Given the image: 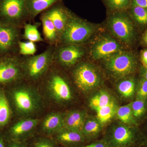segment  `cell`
Wrapping results in <instances>:
<instances>
[{"instance_id": "obj_1", "label": "cell", "mask_w": 147, "mask_h": 147, "mask_svg": "<svg viewBox=\"0 0 147 147\" xmlns=\"http://www.w3.org/2000/svg\"><path fill=\"white\" fill-rule=\"evenodd\" d=\"M4 89L13 117H29L41 108V98L32 83L23 79Z\"/></svg>"}, {"instance_id": "obj_2", "label": "cell", "mask_w": 147, "mask_h": 147, "mask_svg": "<svg viewBox=\"0 0 147 147\" xmlns=\"http://www.w3.org/2000/svg\"><path fill=\"white\" fill-rule=\"evenodd\" d=\"M105 22L108 33L127 49L137 50L141 34L127 11H107Z\"/></svg>"}, {"instance_id": "obj_3", "label": "cell", "mask_w": 147, "mask_h": 147, "mask_svg": "<svg viewBox=\"0 0 147 147\" xmlns=\"http://www.w3.org/2000/svg\"><path fill=\"white\" fill-rule=\"evenodd\" d=\"M97 27L72 12L59 45H87L96 34Z\"/></svg>"}, {"instance_id": "obj_4", "label": "cell", "mask_w": 147, "mask_h": 147, "mask_svg": "<svg viewBox=\"0 0 147 147\" xmlns=\"http://www.w3.org/2000/svg\"><path fill=\"white\" fill-rule=\"evenodd\" d=\"M55 46L49 45L38 55L22 56L23 79L32 83L41 81L54 63Z\"/></svg>"}, {"instance_id": "obj_5", "label": "cell", "mask_w": 147, "mask_h": 147, "mask_svg": "<svg viewBox=\"0 0 147 147\" xmlns=\"http://www.w3.org/2000/svg\"><path fill=\"white\" fill-rule=\"evenodd\" d=\"M108 73L115 79L131 76L138 67L139 53L137 50L125 49L102 61Z\"/></svg>"}, {"instance_id": "obj_6", "label": "cell", "mask_w": 147, "mask_h": 147, "mask_svg": "<svg viewBox=\"0 0 147 147\" xmlns=\"http://www.w3.org/2000/svg\"><path fill=\"white\" fill-rule=\"evenodd\" d=\"M63 68L53 63L41 80L53 99L59 102L69 101L72 98L71 88Z\"/></svg>"}, {"instance_id": "obj_7", "label": "cell", "mask_w": 147, "mask_h": 147, "mask_svg": "<svg viewBox=\"0 0 147 147\" xmlns=\"http://www.w3.org/2000/svg\"><path fill=\"white\" fill-rule=\"evenodd\" d=\"M88 44L87 56L95 61L104 60L121 50L128 49L108 33L95 36Z\"/></svg>"}, {"instance_id": "obj_8", "label": "cell", "mask_w": 147, "mask_h": 147, "mask_svg": "<svg viewBox=\"0 0 147 147\" xmlns=\"http://www.w3.org/2000/svg\"><path fill=\"white\" fill-rule=\"evenodd\" d=\"M26 0H0V23L23 29L30 21Z\"/></svg>"}, {"instance_id": "obj_9", "label": "cell", "mask_w": 147, "mask_h": 147, "mask_svg": "<svg viewBox=\"0 0 147 147\" xmlns=\"http://www.w3.org/2000/svg\"><path fill=\"white\" fill-rule=\"evenodd\" d=\"M71 68V75L74 84L80 90L88 91L100 84V74L95 67L86 61L84 60Z\"/></svg>"}, {"instance_id": "obj_10", "label": "cell", "mask_w": 147, "mask_h": 147, "mask_svg": "<svg viewBox=\"0 0 147 147\" xmlns=\"http://www.w3.org/2000/svg\"><path fill=\"white\" fill-rule=\"evenodd\" d=\"M40 121L39 119L31 117L12 120L2 133L7 141L27 142L34 137L36 129Z\"/></svg>"}, {"instance_id": "obj_11", "label": "cell", "mask_w": 147, "mask_h": 147, "mask_svg": "<svg viewBox=\"0 0 147 147\" xmlns=\"http://www.w3.org/2000/svg\"><path fill=\"white\" fill-rule=\"evenodd\" d=\"M87 55V45H58L55 46L54 62L63 69L72 68Z\"/></svg>"}, {"instance_id": "obj_12", "label": "cell", "mask_w": 147, "mask_h": 147, "mask_svg": "<svg viewBox=\"0 0 147 147\" xmlns=\"http://www.w3.org/2000/svg\"><path fill=\"white\" fill-rule=\"evenodd\" d=\"M21 55L0 57V87H5L23 79Z\"/></svg>"}, {"instance_id": "obj_13", "label": "cell", "mask_w": 147, "mask_h": 147, "mask_svg": "<svg viewBox=\"0 0 147 147\" xmlns=\"http://www.w3.org/2000/svg\"><path fill=\"white\" fill-rule=\"evenodd\" d=\"M22 29L0 23V57L20 55L18 45L22 39Z\"/></svg>"}, {"instance_id": "obj_14", "label": "cell", "mask_w": 147, "mask_h": 147, "mask_svg": "<svg viewBox=\"0 0 147 147\" xmlns=\"http://www.w3.org/2000/svg\"><path fill=\"white\" fill-rule=\"evenodd\" d=\"M72 12L65 6L63 2H61L55 4L42 12L54 24L59 40Z\"/></svg>"}, {"instance_id": "obj_15", "label": "cell", "mask_w": 147, "mask_h": 147, "mask_svg": "<svg viewBox=\"0 0 147 147\" xmlns=\"http://www.w3.org/2000/svg\"><path fill=\"white\" fill-rule=\"evenodd\" d=\"M64 116L62 113H53L45 116L41 121V136L51 137L63 128Z\"/></svg>"}, {"instance_id": "obj_16", "label": "cell", "mask_w": 147, "mask_h": 147, "mask_svg": "<svg viewBox=\"0 0 147 147\" xmlns=\"http://www.w3.org/2000/svg\"><path fill=\"white\" fill-rule=\"evenodd\" d=\"M50 137L58 145L69 146L83 143L86 137L81 131L63 127Z\"/></svg>"}, {"instance_id": "obj_17", "label": "cell", "mask_w": 147, "mask_h": 147, "mask_svg": "<svg viewBox=\"0 0 147 147\" xmlns=\"http://www.w3.org/2000/svg\"><path fill=\"white\" fill-rule=\"evenodd\" d=\"M13 118V113L4 88L0 87V132H2Z\"/></svg>"}, {"instance_id": "obj_18", "label": "cell", "mask_w": 147, "mask_h": 147, "mask_svg": "<svg viewBox=\"0 0 147 147\" xmlns=\"http://www.w3.org/2000/svg\"><path fill=\"white\" fill-rule=\"evenodd\" d=\"M64 0H26V5L30 21H33L38 15L57 3Z\"/></svg>"}, {"instance_id": "obj_19", "label": "cell", "mask_w": 147, "mask_h": 147, "mask_svg": "<svg viewBox=\"0 0 147 147\" xmlns=\"http://www.w3.org/2000/svg\"><path fill=\"white\" fill-rule=\"evenodd\" d=\"M42 33L45 42L49 45L57 46L59 43V37L52 21L44 13L40 14Z\"/></svg>"}, {"instance_id": "obj_20", "label": "cell", "mask_w": 147, "mask_h": 147, "mask_svg": "<svg viewBox=\"0 0 147 147\" xmlns=\"http://www.w3.org/2000/svg\"><path fill=\"white\" fill-rule=\"evenodd\" d=\"M86 120V115L83 111L79 110L70 111L64 116L63 127L82 132Z\"/></svg>"}, {"instance_id": "obj_21", "label": "cell", "mask_w": 147, "mask_h": 147, "mask_svg": "<svg viewBox=\"0 0 147 147\" xmlns=\"http://www.w3.org/2000/svg\"><path fill=\"white\" fill-rule=\"evenodd\" d=\"M127 12L140 34L147 29V9L131 6Z\"/></svg>"}, {"instance_id": "obj_22", "label": "cell", "mask_w": 147, "mask_h": 147, "mask_svg": "<svg viewBox=\"0 0 147 147\" xmlns=\"http://www.w3.org/2000/svg\"><path fill=\"white\" fill-rule=\"evenodd\" d=\"M131 130L124 125H119L113 130L112 139L113 143L118 146H123L129 144L132 139Z\"/></svg>"}, {"instance_id": "obj_23", "label": "cell", "mask_w": 147, "mask_h": 147, "mask_svg": "<svg viewBox=\"0 0 147 147\" xmlns=\"http://www.w3.org/2000/svg\"><path fill=\"white\" fill-rule=\"evenodd\" d=\"M40 24H34L26 23L24 25L23 29L24 33L22 34V38L27 41L35 42H45L44 38L41 36L38 30Z\"/></svg>"}, {"instance_id": "obj_24", "label": "cell", "mask_w": 147, "mask_h": 147, "mask_svg": "<svg viewBox=\"0 0 147 147\" xmlns=\"http://www.w3.org/2000/svg\"><path fill=\"white\" fill-rule=\"evenodd\" d=\"M113 101L110 95L101 91L94 96L90 100V105L92 109L96 111L98 109L109 105Z\"/></svg>"}, {"instance_id": "obj_25", "label": "cell", "mask_w": 147, "mask_h": 147, "mask_svg": "<svg viewBox=\"0 0 147 147\" xmlns=\"http://www.w3.org/2000/svg\"><path fill=\"white\" fill-rule=\"evenodd\" d=\"M116 105L113 101L109 105L102 107L96 110V117L100 124L107 123L113 118L116 113Z\"/></svg>"}, {"instance_id": "obj_26", "label": "cell", "mask_w": 147, "mask_h": 147, "mask_svg": "<svg viewBox=\"0 0 147 147\" xmlns=\"http://www.w3.org/2000/svg\"><path fill=\"white\" fill-rule=\"evenodd\" d=\"M117 88L120 93L124 97H130L135 90V80L131 76L123 78L119 82Z\"/></svg>"}, {"instance_id": "obj_27", "label": "cell", "mask_w": 147, "mask_h": 147, "mask_svg": "<svg viewBox=\"0 0 147 147\" xmlns=\"http://www.w3.org/2000/svg\"><path fill=\"white\" fill-rule=\"evenodd\" d=\"M108 11L127 10L131 7V0H102Z\"/></svg>"}, {"instance_id": "obj_28", "label": "cell", "mask_w": 147, "mask_h": 147, "mask_svg": "<svg viewBox=\"0 0 147 147\" xmlns=\"http://www.w3.org/2000/svg\"><path fill=\"white\" fill-rule=\"evenodd\" d=\"M101 124L97 120L86 119L82 129V132L85 137L91 136L98 134L100 131Z\"/></svg>"}, {"instance_id": "obj_29", "label": "cell", "mask_w": 147, "mask_h": 147, "mask_svg": "<svg viewBox=\"0 0 147 147\" xmlns=\"http://www.w3.org/2000/svg\"><path fill=\"white\" fill-rule=\"evenodd\" d=\"M28 147H58V144L51 137L40 136L34 137Z\"/></svg>"}, {"instance_id": "obj_30", "label": "cell", "mask_w": 147, "mask_h": 147, "mask_svg": "<svg viewBox=\"0 0 147 147\" xmlns=\"http://www.w3.org/2000/svg\"><path fill=\"white\" fill-rule=\"evenodd\" d=\"M116 113L119 119L123 123H128L132 120L133 115L130 104L119 107Z\"/></svg>"}, {"instance_id": "obj_31", "label": "cell", "mask_w": 147, "mask_h": 147, "mask_svg": "<svg viewBox=\"0 0 147 147\" xmlns=\"http://www.w3.org/2000/svg\"><path fill=\"white\" fill-rule=\"evenodd\" d=\"M18 47L19 54L22 56H33L37 51L35 43L32 41L21 40L19 42Z\"/></svg>"}, {"instance_id": "obj_32", "label": "cell", "mask_w": 147, "mask_h": 147, "mask_svg": "<svg viewBox=\"0 0 147 147\" xmlns=\"http://www.w3.org/2000/svg\"><path fill=\"white\" fill-rule=\"evenodd\" d=\"M131 110L133 116L139 117L142 115L145 110V103L141 99H137L131 103Z\"/></svg>"}, {"instance_id": "obj_33", "label": "cell", "mask_w": 147, "mask_h": 147, "mask_svg": "<svg viewBox=\"0 0 147 147\" xmlns=\"http://www.w3.org/2000/svg\"><path fill=\"white\" fill-rule=\"evenodd\" d=\"M138 94L139 97L142 98L147 96V80L142 77L139 80Z\"/></svg>"}, {"instance_id": "obj_34", "label": "cell", "mask_w": 147, "mask_h": 147, "mask_svg": "<svg viewBox=\"0 0 147 147\" xmlns=\"http://www.w3.org/2000/svg\"><path fill=\"white\" fill-rule=\"evenodd\" d=\"M139 61L142 66L147 67V48H144L139 53Z\"/></svg>"}, {"instance_id": "obj_35", "label": "cell", "mask_w": 147, "mask_h": 147, "mask_svg": "<svg viewBox=\"0 0 147 147\" xmlns=\"http://www.w3.org/2000/svg\"><path fill=\"white\" fill-rule=\"evenodd\" d=\"M7 147H28L27 142L7 141Z\"/></svg>"}, {"instance_id": "obj_36", "label": "cell", "mask_w": 147, "mask_h": 147, "mask_svg": "<svg viewBox=\"0 0 147 147\" xmlns=\"http://www.w3.org/2000/svg\"><path fill=\"white\" fill-rule=\"evenodd\" d=\"M131 6L147 9V0H131Z\"/></svg>"}, {"instance_id": "obj_37", "label": "cell", "mask_w": 147, "mask_h": 147, "mask_svg": "<svg viewBox=\"0 0 147 147\" xmlns=\"http://www.w3.org/2000/svg\"><path fill=\"white\" fill-rule=\"evenodd\" d=\"M140 45H142L144 48H147V29L141 35Z\"/></svg>"}, {"instance_id": "obj_38", "label": "cell", "mask_w": 147, "mask_h": 147, "mask_svg": "<svg viewBox=\"0 0 147 147\" xmlns=\"http://www.w3.org/2000/svg\"><path fill=\"white\" fill-rule=\"evenodd\" d=\"M80 147H107V146L104 142H98Z\"/></svg>"}, {"instance_id": "obj_39", "label": "cell", "mask_w": 147, "mask_h": 147, "mask_svg": "<svg viewBox=\"0 0 147 147\" xmlns=\"http://www.w3.org/2000/svg\"><path fill=\"white\" fill-rule=\"evenodd\" d=\"M7 141L6 140L2 132H0V147H7Z\"/></svg>"}, {"instance_id": "obj_40", "label": "cell", "mask_w": 147, "mask_h": 147, "mask_svg": "<svg viewBox=\"0 0 147 147\" xmlns=\"http://www.w3.org/2000/svg\"><path fill=\"white\" fill-rule=\"evenodd\" d=\"M141 75V77L147 80V67H144L142 66Z\"/></svg>"}, {"instance_id": "obj_41", "label": "cell", "mask_w": 147, "mask_h": 147, "mask_svg": "<svg viewBox=\"0 0 147 147\" xmlns=\"http://www.w3.org/2000/svg\"><path fill=\"white\" fill-rule=\"evenodd\" d=\"M102 1V0H101V1Z\"/></svg>"}]
</instances>
